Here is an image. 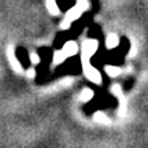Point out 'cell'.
<instances>
[{"instance_id": "obj_1", "label": "cell", "mask_w": 148, "mask_h": 148, "mask_svg": "<svg viewBox=\"0 0 148 148\" xmlns=\"http://www.w3.org/2000/svg\"><path fill=\"white\" fill-rule=\"evenodd\" d=\"M73 0H58V4L60 8H63V10H67V8H70L71 5H73Z\"/></svg>"}]
</instances>
